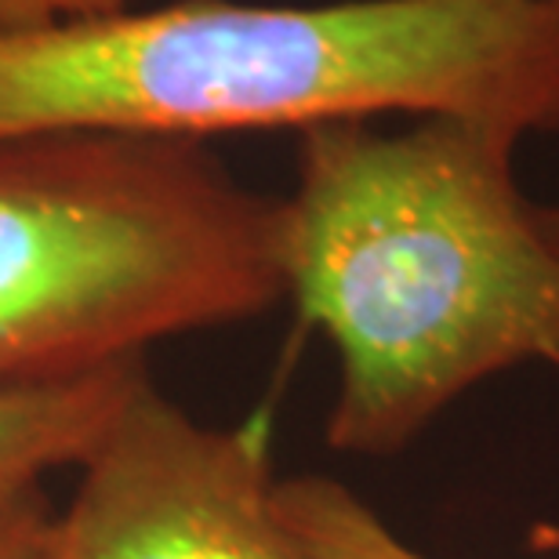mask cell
Segmentation results:
<instances>
[{
	"label": "cell",
	"mask_w": 559,
	"mask_h": 559,
	"mask_svg": "<svg viewBox=\"0 0 559 559\" xmlns=\"http://www.w3.org/2000/svg\"><path fill=\"white\" fill-rule=\"evenodd\" d=\"M55 512L40 490H29L0 509V559H51Z\"/></svg>",
	"instance_id": "cell-7"
},
{
	"label": "cell",
	"mask_w": 559,
	"mask_h": 559,
	"mask_svg": "<svg viewBox=\"0 0 559 559\" xmlns=\"http://www.w3.org/2000/svg\"><path fill=\"white\" fill-rule=\"evenodd\" d=\"M76 468L51 559H320L280 506L262 436L197 421L150 374Z\"/></svg>",
	"instance_id": "cell-4"
},
{
	"label": "cell",
	"mask_w": 559,
	"mask_h": 559,
	"mask_svg": "<svg viewBox=\"0 0 559 559\" xmlns=\"http://www.w3.org/2000/svg\"><path fill=\"white\" fill-rule=\"evenodd\" d=\"M520 142L468 117L298 131L280 273L338 356L334 451L396 454L490 374L559 367V248L516 186Z\"/></svg>",
	"instance_id": "cell-1"
},
{
	"label": "cell",
	"mask_w": 559,
	"mask_h": 559,
	"mask_svg": "<svg viewBox=\"0 0 559 559\" xmlns=\"http://www.w3.org/2000/svg\"><path fill=\"white\" fill-rule=\"evenodd\" d=\"M393 114L559 131V0H171L0 29V145Z\"/></svg>",
	"instance_id": "cell-2"
},
{
	"label": "cell",
	"mask_w": 559,
	"mask_h": 559,
	"mask_svg": "<svg viewBox=\"0 0 559 559\" xmlns=\"http://www.w3.org/2000/svg\"><path fill=\"white\" fill-rule=\"evenodd\" d=\"M145 378L131 360L44 385H0V509L66 465H81Z\"/></svg>",
	"instance_id": "cell-5"
},
{
	"label": "cell",
	"mask_w": 559,
	"mask_h": 559,
	"mask_svg": "<svg viewBox=\"0 0 559 559\" xmlns=\"http://www.w3.org/2000/svg\"><path fill=\"white\" fill-rule=\"evenodd\" d=\"M276 301L280 200L240 186L204 142L0 145V385L142 360Z\"/></svg>",
	"instance_id": "cell-3"
},
{
	"label": "cell",
	"mask_w": 559,
	"mask_h": 559,
	"mask_svg": "<svg viewBox=\"0 0 559 559\" xmlns=\"http://www.w3.org/2000/svg\"><path fill=\"white\" fill-rule=\"evenodd\" d=\"M538 222L556 248H559V204H538Z\"/></svg>",
	"instance_id": "cell-9"
},
{
	"label": "cell",
	"mask_w": 559,
	"mask_h": 559,
	"mask_svg": "<svg viewBox=\"0 0 559 559\" xmlns=\"http://www.w3.org/2000/svg\"><path fill=\"white\" fill-rule=\"evenodd\" d=\"M280 506L320 559H429L400 542L360 498L328 479H287L280 484Z\"/></svg>",
	"instance_id": "cell-6"
},
{
	"label": "cell",
	"mask_w": 559,
	"mask_h": 559,
	"mask_svg": "<svg viewBox=\"0 0 559 559\" xmlns=\"http://www.w3.org/2000/svg\"><path fill=\"white\" fill-rule=\"evenodd\" d=\"M124 4L128 0H0V29L40 26V22L81 15H106V11H120Z\"/></svg>",
	"instance_id": "cell-8"
}]
</instances>
